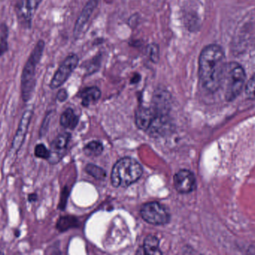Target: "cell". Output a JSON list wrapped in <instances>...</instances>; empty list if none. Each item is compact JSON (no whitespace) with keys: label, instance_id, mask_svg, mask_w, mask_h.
<instances>
[{"label":"cell","instance_id":"30bf717a","mask_svg":"<svg viewBox=\"0 0 255 255\" xmlns=\"http://www.w3.org/2000/svg\"><path fill=\"white\" fill-rule=\"evenodd\" d=\"M171 106V95L167 91L157 89L153 94L151 109L157 115H169Z\"/></svg>","mask_w":255,"mask_h":255},{"label":"cell","instance_id":"7402d4cb","mask_svg":"<svg viewBox=\"0 0 255 255\" xmlns=\"http://www.w3.org/2000/svg\"><path fill=\"white\" fill-rule=\"evenodd\" d=\"M147 54L152 62L157 63L160 59V49L158 45L151 43L147 46Z\"/></svg>","mask_w":255,"mask_h":255},{"label":"cell","instance_id":"8992f818","mask_svg":"<svg viewBox=\"0 0 255 255\" xmlns=\"http://www.w3.org/2000/svg\"><path fill=\"white\" fill-rule=\"evenodd\" d=\"M79 57L76 54H72L67 56L55 72L49 84V87L52 89H56L61 87L74 71L79 64Z\"/></svg>","mask_w":255,"mask_h":255},{"label":"cell","instance_id":"9a60e30c","mask_svg":"<svg viewBox=\"0 0 255 255\" xmlns=\"http://www.w3.org/2000/svg\"><path fill=\"white\" fill-rule=\"evenodd\" d=\"M79 117L72 109H67L63 112L60 118V124L64 128L74 130L79 123Z\"/></svg>","mask_w":255,"mask_h":255},{"label":"cell","instance_id":"277c9868","mask_svg":"<svg viewBox=\"0 0 255 255\" xmlns=\"http://www.w3.org/2000/svg\"><path fill=\"white\" fill-rule=\"evenodd\" d=\"M247 75L244 67L236 62L226 64L223 82H226V98L232 101L240 95L244 89Z\"/></svg>","mask_w":255,"mask_h":255},{"label":"cell","instance_id":"ba28073f","mask_svg":"<svg viewBox=\"0 0 255 255\" xmlns=\"http://www.w3.org/2000/svg\"><path fill=\"white\" fill-rule=\"evenodd\" d=\"M174 187L181 194L191 193L196 187V178L190 171L182 169L174 176Z\"/></svg>","mask_w":255,"mask_h":255},{"label":"cell","instance_id":"4316f807","mask_svg":"<svg viewBox=\"0 0 255 255\" xmlns=\"http://www.w3.org/2000/svg\"><path fill=\"white\" fill-rule=\"evenodd\" d=\"M139 80H140V75L138 74V73H135L133 77L130 79V83L136 84L137 83Z\"/></svg>","mask_w":255,"mask_h":255},{"label":"cell","instance_id":"ffe728a7","mask_svg":"<svg viewBox=\"0 0 255 255\" xmlns=\"http://www.w3.org/2000/svg\"><path fill=\"white\" fill-rule=\"evenodd\" d=\"M75 219L70 217H62L58 220L56 228L59 232H63L67 231L74 226Z\"/></svg>","mask_w":255,"mask_h":255},{"label":"cell","instance_id":"d6986e66","mask_svg":"<svg viewBox=\"0 0 255 255\" xmlns=\"http://www.w3.org/2000/svg\"><path fill=\"white\" fill-rule=\"evenodd\" d=\"M85 170H86L87 173L89 174L91 176L94 177L96 179L104 180L106 178V171L95 165H88Z\"/></svg>","mask_w":255,"mask_h":255},{"label":"cell","instance_id":"cb8c5ba5","mask_svg":"<svg viewBox=\"0 0 255 255\" xmlns=\"http://www.w3.org/2000/svg\"><path fill=\"white\" fill-rule=\"evenodd\" d=\"M49 115H50V113L48 114L47 116L45 117L43 123H42L40 130V137H43V136L46 134V131L48 130V126H49V119H50V118H49Z\"/></svg>","mask_w":255,"mask_h":255},{"label":"cell","instance_id":"5bb4252c","mask_svg":"<svg viewBox=\"0 0 255 255\" xmlns=\"http://www.w3.org/2000/svg\"><path fill=\"white\" fill-rule=\"evenodd\" d=\"M43 0H25L22 4V7L21 9L22 17H23L24 22L30 25L33 15L37 10V7L40 5Z\"/></svg>","mask_w":255,"mask_h":255},{"label":"cell","instance_id":"2e32d148","mask_svg":"<svg viewBox=\"0 0 255 255\" xmlns=\"http://www.w3.org/2000/svg\"><path fill=\"white\" fill-rule=\"evenodd\" d=\"M143 254L148 255H162L160 251V247H159V241L155 237L150 236L147 237L144 241Z\"/></svg>","mask_w":255,"mask_h":255},{"label":"cell","instance_id":"3957f363","mask_svg":"<svg viewBox=\"0 0 255 255\" xmlns=\"http://www.w3.org/2000/svg\"><path fill=\"white\" fill-rule=\"evenodd\" d=\"M142 174V166L134 159L130 157L121 159L115 163L112 169V185L126 188L136 182Z\"/></svg>","mask_w":255,"mask_h":255},{"label":"cell","instance_id":"8fae6325","mask_svg":"<svg viewBox=\"0 0 255 255\" xmlns=\"http://www.w3.org/2000/svg\"><path fill=\"white\" fill-rule=\"evenodd\" d=\"M99 0H89L85 4L80 15L78 17L75 24L74 29H73V35L76 38L79 37L85 28V25L88 23L91 18V15L94 13L96 7L98 5Z\"/></svg>","mask_w":255,"mask_h":255},{"label":"cell","instance_id":"9c48e42d","mask_svg":"<svg viewBox=\"0 0 255 255\" xmlns=\"http://www.w3.org/2000/svg\"><path fill=\"white\" fill-rule=\"evenodd\" d=\"M70 134L68 133L58 135L51 144L50 157L49 162L51 164H56L65 155L67 146L70 142Z\"/></svg>","mask_w":255,"mask_h":255},{"label":"cell","instance_id":"7c38bea8","mask_svg":"<svg viewBox=\"0 0 255 255\" xmlns=\"http://www.w3.org/2000/svg\"><path fill=\"white\" fill-rule=\"evenodd\" d=\"M155 112L151 107H141L136 111L135 123L139 130L148 131L155 118Z\"/></svg>","mask_w":255,"mask_h":255},{"label":"cell","instance_id":"ac0fdd59","mask_svg":"<svg viewBox=\"0 0 255 255\" xmlns=\"http://www.w3.org/2000/svg\"><path fill=\"white\" fill-rule=\"evenodd\" d=\"M7 37H8V28L6 24L2 23L0 25V57L4 55L8 49Z\"/></svg>","mask_w":255,"mask_h":255},{"label":"cell","instance_id":"83f0119b","mask_svg":"<svg viewBox=\"0 0 255 255\" xmlns=\"http://www.w3.org/2000/svg\"><path fill=\"white\" fill-rule=\"evenodd\" d=\"M19 236H20V232H19V230H16V232H15V237L18 238Z\"/></svg>","mask_w":255,"mask_h":255},{"label":"cell","instance_id":"d4e9b609","mask_svg":"<svg viewBox=\"0 0 255 255\" xmlns=\"http://www.w3.org/2000/svg\"><path fill=\"white\" fill-rule=\"evenodd\" d=\"M68 97V93L66 91V89L62 88V89L59 90L58 94H57V100L59 102H64L67 100Z\"/></svg>","mask_w":255,"mask_h":255},{"label":"cell","instance_id":"52a82bcc","mask_svg":"<svg viewBox=\"0 0 255 255\" xmlns=\"http://www.w3.org/2000/svg\"><path fill=\"white\" fill-rule=\"evenodd\" d=\"M33 115H34V111L32 109H26L22 114L17 130L12 141L11 148L15 153L19 152L23 145Z\"/></svg>","mask_w":255,"mask_h":255},{"label":"cell","instance_id":"f1b7e54d","mask_svg":"<svg viewBox=\"0 0 255 255\" xmlns=\"http://www.w3.org/2000/svg\"><path fill=\"white\" fill-rule=\"evenodd\" d=\"M0 254H4V253H1V252H0Z\"/></svg>","mask_w":255,"mask_h":255},{"label":"cell","instance_id":"e0dca14e","mask_svg":"<svg viewBox=\"0 0 255 255\" xmlns=\"http://www.w3.org/2000/svg\"><path fill=\"white\" fill-rule=\"evenodd\" d=\"M103 145L99 141H93L89 142L84 148L85 154L90 157H97L100 155L103 151Z\"/></svg>","mask_w":255,"mask_h":255},{"label":"cell","instance_id":"5b68a950","mask_svg":"<svg viewBox=\"0 0 255 255\" xmlns=\"http://www.w3.org/2000/svg\"><path fill=\"white\" fill-rule=\"evenodd\" d=\"M140 215L144 221L154 226H163L170 220L166 208L158 202H149L144 205L141 208Z\"/></svg>","mask_w":255,"mask_h":255},{"label":"cell","instance_id":"7a4b0ae2","mask_svg":"<svg viewBox=\"0 0 255 255\" xmlns=\"http://www.w3.org/2000/svg\"><path fill=\"white\" fill-rule=\"evenodd\" d=\"M45 42L40 40L31 51L24 65L21 76V95L24 103L31 100L36 85L35 71L44 51Z\"/></svg>","mask_w":255,"mask_h":255},{"label":"cell","instance_id":"6da1fadb","mask_svg":"<svg viewBox=\"0 0 255 255\" xmlns=\"http://www.w3.org/2000/svg\"><path fill=\"white\" fill-rule=\"evenodd\" d=\"M226 62L221 46L210 44L205 46L199 58V76L201 85L206 91L214 93L223 83Z\"/></svg>","mask_w":255,"mask_h":255},{"label":"cell","instance_id":"4fadbf2b","mask_svg":"<svg viewBox=\"0 0 255 255\" xmlns=\"http://www.w3.org/2000/svg\"><path fill=\"white\" fill-rule=\"evenodd\" d=\"M101 91L97 87H89L81 91L80 96L82 105L84 106H89L90 105L97 103L101 97Z\"/></svg>","mask_w":255,"mask_h":255},{"label":"cell","instance_id":"44dd1931","mask_svg":"<svg viewBox=\"0 0 255 255\" xmlns=\"http://www.w3.org/2000/svg\"><path fill=\"white\" fill-rule=\"evenodd\" d=\"M34 156L37 158L48 160L50 157V150L48 149L43 144H38L34 148Z\"/></svg>","mask_w":255,"mask_h":255},{"label":"cell","instance_id":"603a6c76","mask_svg":"<svg viewBox=\"0 0 255 255\" xmlns=\"http://www.w3.org/2000/svg\"><path fill=\"white\" fill-rule=\"evenodd\" d=\"M246 94L247 97L251 99H255V74L249 80L246 85Z\"/></svg>","mask_w":255,"mask_h":255},{"label":"cell","instance_id":"484cf974","mask_svg":"<svg viewBox=\"0 0 255 255\" xmlns=\"http://www.w3.org/2000/svg\"><path fill=\"white\" fill-rule=\"evenodd\" d=\"M37 195L36 193H31L28 196V201L29 203L37 202Z\"/></svg>","mask_w":255,"mask_h":255}]
</instances>
